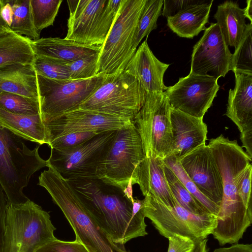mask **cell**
<instances>
[{"mask_svg": "<svg viewBox=\"0 0 252 252\" xmlns=\"http://www.w3.org/2000/svg\"><path fill=\"white\" fill-rule=\"evenodd\" d=\"M164 162L171 169L176 177L190 194L210 213L217 216L220 206L205 196L198 189L186 173L179 161L174 157H167Z\"/></svg>", "mask_w": 252, "mask_h": 252, "instance_id": "cell-32", "label": "cell"}, {"mask_svg": "<svg viewBox=\"0 0 252 252\" xmlns=\"http://www.w3.org/2000/svg\"><path fill=\"white\" fill-rule=\"evenodd\" d=\"M32 40L12 31L7 25L0 28V66L21 63L32 64L36 57Z\"/></svg>", "mask_w": 252, "mask_h": 252, "instance_id": "cell-25", "label": "cell"}, {"mask_svg": "<svg viewBox=\"0 0 252 252\" xmlns=\"http://www.w3.org/2000/svg\"><path fill=\"white\" fill-rule=\"evenodd\" d=\"M174 201V206L168 207L150 195L143 199L145 217L151 220L161 235L168 238L178 235L195 241L206 239L212 234L216 225V215L192 213Z\"/></svg>", "mask_w": 252, "mask_h": 252, "instance_id": "cell-12", "label": "cell"}, {"mask_svg": "<svg viewBox=\"0 0 252 252\" xmlns=\"http://www.w3.org/2000/svg\"><path fill=\"white\" fill-rule=\"evenodd\" d=\"M0 16L4 23L10 27L12 22L13 10L8 0H5V3L1 10Z\"/></svg>", "mask_w": 252, "mask_h": 252, "instance_id": "cell-44", "label": "cell"}, {"mask_svg": "<svg viewBox=\"0 0 252 252\" xmlns=\"http://www.w3.org/2000/svg\"><path fill=\"white\" fill-rule=\"evenodd\" d=\"M169 65L155 57L145 40L124 70L134 76L147 93L164 92L167 87L164 84L163 76Z\"/></svg>", "mask_w": 252, "mask_h": 252, "instance_id": "cell-20", "label": "cell"}, {"mask_svg": "<svg viewBox=\"0 0 252 252\" xmlns=\"http://www.w3.org/2000/svg\"><path fill=\"white\" fill-rule=\"evenodd\" d=\"M99 56V52L68 63L70 79H87L96 76Z\"/></svg>", "mask_w": 252, "mask_h": 252, "instance_id": "cell-36", "label": "cell"}, {"mask_svg": "<svg viewBox=\"0 0 252 252\" xmlns=\"http://www.w3.org/2000/svg\"><path fill=\"white\" fill-rule=\"evenodd\" d=\"M203 0H163L161 15L168 18L172 16L187 7Z\"/></svg>", "mask_w": 252, "mask_h": 252, "instance_id": "cell-41", "label": "cell"}, {"mask_svg": "<svg viewBox=\"0 0 252 252\" xmlns=\"http://www.w3.org/2000/svg\"><path fill=\"white\" fill-rule=\"evenodd\" d=\"M62 0H30L34 26L38 32L53 25Z\"/></svg>", "mask_w": 252, "mask_h": 252, "instance_id": "cell-34", "label": "cell"}, {"mask_svg": "<svg viewBox=\"0 0 252 252\" xmlns=\"http://www.w3.org/2000/svg\"><path fill=\"white\" fill-rule=\"evenodd\" d=\"M164 172L170 192L180 206L195 214H210L186 189L164 162Z\"/></svg>", "mask_w": 252, "mask_h": 252, "instance_id": "cell-29", "label": "cell"}, {"mask_svg": "<svg viewBox=\"0 0 252 252\" xmlns=\"http://www.w3.org/2000/svg\"><path fill=\"white\" fill-rule=\"evenodd\" d=\"M68 181L87 212L114 243L125 245L148 234L143 209L133 210L132 202L121 189L98 178Z\"/></svg>", "mask_w": 252, "mask_h": 252, "instance_id": "cell-1", "label": "cell"}, {"mask_svg": "<svg viewBox=\"0 0 252 252\" xmlns=\"http://www.w3.org/2000/svg\"><path fill=\"white\" fill-rule=\"evenodd\" d=\"M214 18L227 45L235 49L244 34L247 25L244 9L236 2L226 0L218 6Z\"/></svg>", "mask_w": 252, "mask_h": 252, "instance_id": "cell-26", "label": "cell"}, {"mask_svg": "<svg viewBox=\"0 0 252 252\" xmlns=\"http://www.w3.org/2000/svg\"><path fill=\"white\" fill-rule=\"evenodd\" d=\"M219 88L218 80L212 77L189 73L165 92L172 108L203 118Z\"/></svg>", "mask_w": 252, "mask_h": 252, "instance_id": "cell-14", "label": "cell"}, {"mask_svg": "<svg viewBox=\"0 0 252 252\" xmlns=\"http://www.w3.org/2000/svg\"><path fill=\"white\" fill-rule=\"evenodd\" d=\"M247 6L244 9V14L246 18L252 21V0H247Z\"/></svg>", "mask_w": 252, "mask_h": 252, "instance_id": "cell-46", "label": "cell"}, {"mask_svg": "<svg viewBox=\"0 0 252 252\" xmlns=\"http://www.w3.org/2000/svg\"><path fill=\"white\" fill-rule=\"evenodd\" d=\"M100 133L83 132L69 133L51 140L48 145L51 149L57 150L70 148L84 143Z\"/></svg>", "mask_w": 252, "mask_h": 252, "instance_id": "cell-37", "label": "cell"}, {"mask_svg": "<svg viewBox=\"0 0 252 252\" xmlns=\"http://www.w3.org/2000/svg\"><path fill=\"white\" fill-rule=\"evenodd\" d=\"M146 94L138 80L124 70L107 75L102 85L79 109L133 121L145 102Z\"/></svg>", "mask_w": 252, "mask_h": 252, "instance_id": "cell-6", "label": "cell"}, {"mask_svg": "<svg viewBox=\"0 0 252 252\" xmlns=\"http://www.w3.org/2000/svg\"><path fill=\"white\" fill-rule=\"evenodd\" d=\"M145 158L141 138L134 124L117 130L105 156L99 162L97 178L123 191L132 179Z\"/></svg>", "mask_w": 252, "mask_h": 252, "instance_id": "cell-11", "label": "cell"}, {"mask_svg": "<svg viewBox=\"0 0 252 252\" xmlns=\"http://www.w3.org/2000/svg\"><path fill=\"white\" fill-rule=\"evenodd\" d=\"M213 0L190 5L167 18V25L179 36L192 38L205 31Z\"/></svg>", "mask_w": 252, "mask_h": 252, "instance_id": "cell-24", "label": "cell"}, {"mask_svg": "<svg viewBox=\"0 0 252 252\" xmlns=\"http://www.w3.org/2000/svg\"><path fill=\"white\" fill-rule=\"evenodd\" d=\"M170 105L165 92L147 93L145 102L133 120L145 157L163 159L172 147Z\"/></svg>", "mask_w": 252, "mask_h": 252, "instance_id": "cell-10", "label": "cell"}, {"mask_svg": "<svg viewBox=\"0 0 252 252\" xmlns=\"http://www.w3.org/2000/svg\"><path fill=\"white\" fill-rule=\"evenodd\" d=\"M229 70L252 74V23L247 24L244 34L232 54Z\"/></svg>", "mask_w": 252, "mask_h": 252, "instance_id": "cell-31", "label": "cell"}, {"mask_svg": "<svg viewBox=\"0 0 252 252\" xmlns=\"http://www.w3.org/2000/svg\"><path fill=\"white\" fill-rule=\"evenodd\" d=\"M163 5V0H146L132 42V49L135 52L143 38L157 28V21L161 15Z\"/></svg>", "mask_w": 252, "mask_h": 252, "instance_id": "cell-30", "label": "cell"}, {"mask_svg": "<svg viewBox=\"0 0 252 252\" xmlns=\"http://www.w3.org/2000/svg\"><path fill=\"white\" fill-rule=\"evenodd\" d=\"M24 139L0 125V185L8 203H24L30 199L23 192L33 174L45 166L47 160L31 150Z\"/></svg>", "mask_w": 252, "mask_h": 252, "instance_id": "cell-4", "label": "cell"}, {"mask_svg": "<svg viewBox=\"0 0 252 252\" xmlns=\"http://www.w3.org/2000/svg\"><path fill=\"white\" fill-rule=\"evenodd\" d=\"M235 84L229 91L225 114L240 132L242 147L252 158V74L234 72Z\"/></svg>", "mask_w": 252, "mask_h": 252, "instance_id": "cell-18", "label": "cell"}, {"mask_svg": "<svg viewBox=\"0 0 252 252\" xmlns=\"http://www.w3.org/2000/svg\"><path fill=\"white\" fill-rule=\"evenodd\" d=\"M4 3H5V0H0V28L2 26L7 25L4 23V22L2 20V18H1V16H0L1 10L3 6L4 5Z\"/></svg>", "mask_w": 252, "mask_h": 252, "instance_id": "cell-47", "label": "cell"}, {"mask_svg": "<svg viewBox=\"0 0 252 252\" xmlns=\"http://www.w3.org/2000/svg\"><path fill=\"white\" fill-rule=\"evenodd\" d=\"M0 107L9 112L23 116L40 114L39 99L19 94L0 93Z\"/></svg>", "mask_w": 252, "mask_h": 252, "instance_id": "cell-33", "label": "cell"}, {"mask_svg": "<svg viewBox=\"0 0 252 252\" xmlns=\"http://www.w3.org/2000/svg\"><path fill=\"white\" fill-rule=\"evenodd\" d=\"M0 125L24 140L39 145H48L45 126L40 114L20 115L9 112L0 107Z\"/></svg>", "mask_w": 252, "mask_h": 252, "instance_id": "cell-27", "label": "cell"}, {"mask_svg": "<svg viewBox=\"0 0 252 252\" xmlns=\"http://www.w3.org/2000/svg\"><path fill=\"white\" fill-rule=\"evenodd\" d=\"M31 44L36 56L54 59L67 63L99 52L101 46L85 45L51 37L32 40Z\"/></svg>", "mask_w": 252, "mask_h": 252, "instance_id": "cell-22", "label": "cell"}, {"mask_svg": "<svg viewBox=\"0 0 252 252\" xmlns=\"http://www.w3.org/2000/svg\"><path fill=\"white\" fill-rule=\"evenodd\" d=\"M210 148L222 180L223 194L216 227L212 233L221 246L236 244L252 223V211L244 206L238 193L237 177L252 161L236 140L222 134L210 140Z\"/></svg>", "mask_w": 252, "mask_h": 252, "instance_id": "cell-2", "label": "cell"}, {"mask_svg": "<svg viewBox=\"0 0 252 252\" xmlns=\"http://www.w3.org/2000/svg\"><path fill=\"white\" fill-rule=\"evenodd\" d=\"M252 166L250 163L241 171L237 177V186L238 193L245 206L252 211L251 180Z\"/></svg>", "mask_w": 252, "mask_h": 252, "instance_id": "cell-38", "label": "cell"}, {"mask_svg": "<svg viewBox=\"0 0 252 252\" xmlns=\"http://www.w3.org/2000/svg\"><path fill=\"white\" fill-rule=\"evenodd\" d=\"M106 76L99 73L87 79L55 80L36 74L40 115L43 123L79 109Z\"/></svg>", "mask_w": 252, "mask_h": 252, "instance_id": "cell-9", "label": "cell"}, {"mask_svg": "<svg viewBox=\"0 0 252 252\" xmlns=\"http://www.w3.org/2000/svg\"><path fill=\"white\" fill-rule=\"evenodd\" d=\"M7 92L39 99L37 76L32 64L0 66V93Z\"/></svg>", "mask_w": 252, "mask_h": 252, "instance_id": "cell-23", "label": "cell"}, {"mask_svg": "<svg viewBox=\"0 0 252 252\" xmlns=\"http://www.w3.org/2000/svg\"><path fill=\"white\" fill-rule=\"evenodd\" d=\"M177 160L200 192L220 206L222 180L209 146L203 144Z\"/></svg>", "mask_w": 252, "mask_h": 252, "instance_id": "cell-17", "label": "cell"}, {"mask_svg": "<svg viewBox=\"0 0 252 252\" xmlns=\"http://www.w3.org/2000/svg\"><path fill=\"white\" fill-rule=\"evenodd\" d=\"M50 215L31 200L7 203L1 252H35L56 238Z\"/></svg>", "mask_w": 252, "mask_h": 252, "instance_id": "cell-5", "label": "cell"}, {"mask_svg": "<svg viewBox=\"0 0 252 252\" xmlns=\"http://www.w3.org/2000/svg\"><path fill=\"white\" fill-rule=\"evenodd\" d=\"M116 130L101 132L74 147L51 149L47 166L67 180L97 178L98 165L107 152Z\"/></svg>", "mask_w": 252, "mask_h": 252, "instance_id": "cell-13", "label": "cell"}, {"mask_svg": "<svg viewBox=\"0 0 252 252\" xmlns=\"http://www.w3.org/2000/svg\"><path fill=\"white\" fill-rule=\"evenodd\" d=\"M172 147L168 157L177 159L206 144L207 126L203 118L195 117L171 108Z\"/></svg>", "mask_w": 252, "mask_h": 252, "instance_id": "cell-19", "label": "cell"}, {"mask_svg": "<svg viewBox=\"0 0 252 252\" xmlns=\"http://www.w3.org/2000/svg\"><path fill=\"white\" fill-rule=\"evenodd\" d=\"M13 10L12 22L10 29L14 32L32 40L40 38L33 21L30 0H8Z\"/></svg>", "mask_w": 252, "mask_h": 252, "instance_id": "cell-28", "label": "cell"}, {"mask_svg": "<svg viewBox=\"0 0 252 252\" xmlns=\"http://www.w3.org/2000/svg\"><path fill=\"white\" fill-rule=\"evenodd\" d=\"M146 0H122L111 28L101 46L97 74L124 70L135 52L132 42Z\"/></svg>", "mask_w": 252, "mask_h": 252, "instance_id": "cell-7", "label": "cell"}, {"mask_svg": "<svg viewBox=\"0 0 252 252\" xmlns=\"http://www.w3.org/2000/svg\"><path fill=\"white\" fill-rule=\"evenodd\" d=\"M67 64L56 59L36 56L33 66L37 74L55 80H67L70 79Z\"/></svg>", "mask_w": 252, "mask_h": 252, "instance_id": "cell-35", "label": "cell"}, {"mask_svg": "<svg viewBox=\"0 0 252 252\" xmlns=\"http://www.w3.org/2000/svg\"><path fill=\"white\" fill-rule=\"evenodd\" d=\"M168 239L167 252H192L195 241L178 235H174Z\"/></svg>", "mask_w": 252, "mask_h": 252, "instance_id": "cell-40", "label": "cell"}, {"mask_svg": "<svg viewBox=\"0 0 252 252\" xmlns=\"http://www.w3.org/2000/svg\"><path fill=\"white\" fill-rule=\"evenodd\" d=\"M133 123L128 119L78 109L44 124L49 144L51 140L69 133L117 130Z\"/></svg>", "mask_w": 252, "mask_h": 252, "instance_id": "cell-16", "label": "cell"}, {"mask_svg": "<svg viewBox=\"0 0 252 252\" xmlns=\"http://www.w3.org/2000/svg\"><path fill=\"white\" fill-rule=\"evenodd\" d=\"M231 57L219 25L212 23L193 47L189 74L218 80L229 71Z\"/></svg>", "mask_w": 252, "mask_h": 252, "instance_id": "cell-15", "label": "cell"}, {"mask_svg": "<svg viewBox=\"0 0 252 252\" xmlns=\"http://www.w3.org/2000/svg\"><path fill=\"white\" fill-rule=\"evenodd\" d=\"M132 184L139 185L144 196H153L168 207L174 206V199L165 176L162 159L145 157L135 170Z\"/></svg>", "mask_w": 252, "mask_h": 252, "instance_id": "cell-21", "label": "cell"}, {"mask_svg": "<svg viewBox=\"0 0 252 252\" xmlns=\"http://www.w3.org/2000/svg\"><path fill=\"white\" fill-rule=\"evenodd\" d=\"M207 239H198L195 241L192 252H208L207 248Z\"/></svg>", "mask_w": 252, "mask_h": 252, "instance_id": "cell-45", "label": "cell"}, {"mask_svg": "<svg viewBox=\"0 0 252 252\" xmlns=\"http://www.w3.org/2000/svg\"><path fill=\"white\" fill-rule=\"evenodd\" d=\"M122 0H67L69 16L66 39L88 45L105 41Z\"/></svg>", "mask_w": 252, "mask_h": 252, "instance_id": "cell-8", "label": "cell"}, {"mask_svg": "<svg viewBox=\"0 0 252 252\" xmlns=\"http://www.w3.org/2000/svg\"><path fill=\"white\" fill-rule=\"evenodd\" d=\"M39 177L38 185L49 192L63 212L75 234L89 252H130L124 245L114 243L98 227L85 209L68 181L52 167Z\"/></svg>", "mask_w": 252, "mask_h": 252, "instance_id": "cell-3", "label": "cell"}, {"mask_svg": "<svg viewBox=\"0 0 252 252\" xmlns=\"http://www.w3.org/2000/svg\"><path fill=\"white\" fill-rule=\"evenodd\" d=\"M7 203L5 194L0 185V252H1L3 242L5 218Z\"/></svg>", "mask_w": 252, "mask_h": 252, "instance_id": "cell-42", "label": "cell"}, {"mask_svg": "<svg viewBox=\"0 0 252 252\" xmlns=\"http://www.w3.org/2000/svg\"><path fill=\"white\" fill-rule=\"evenodd\" d=\"M35 252H89L80 241H65L57 238L38 249Z\"/></svg>", "mask_w": 252, "mask_h": 252, "instance_id": "cell-39", "label": "cell"}, {"mask_svg": "<svg viewBox=\"0 0 252 252\" xmlns=\"http://www.w3.org/2000/svg\"><path fill=\"white\" fill-rule=\"evenodd\" d=\"M213 252H252V245L236 243L229 247L216 249Z\"/></svg>", "mask_w": 252, "mask_h": 252, "instance_id": "cell-43", "label": "cell"}]
</instances>
